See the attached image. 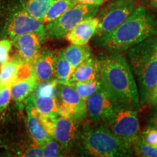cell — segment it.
<instances>
[{
    "label": "cell",
    "mask_w": 157,
    "mask_h": 157,
    "mask_svg": "<svg viewBox=\"0 0 157 157\" xmlns=\"http://www.w3.org/2000/svg\"><path fill=\"white\" fill-rule=\"evenodd\" d=\"M106 124L116 136L132 148L140 137V123L135 110L121 109Z\"/></svg>",
    "instance_id": "cell-8"
},
{
    "label": "cell",
    "mask_w": 157,
    "mask_h": 157,
    "mask_svg": "<svg viewBox=\"0 0 157 157\" xmlns=\"http://www.w3.org/2000/svg\"><path fill=\"white\" fill-rule=\"evenodd\" d=\"M78 4H84V5H91L101 6L103 3L106 2L109 0H76Z\"/></svg>",
    "instance_id": "cell-33"
},
{
    "label": "cell",
    "mask_w": 157,
    "mask_h": 157,
    "mask_svg": "<svg viewBox=\"0 0 157 157\" xmlns=\"http://www.w3.org/2000/svg\"><path fill=\"white\" fill-rule=\"evenodd\" d=\"M42 148L44 157H57L63 156L62 150H63L60 143L53 137H50L44 143H42Z\"/></svg>",
    "instance_id": "cell-26"
},
{
    "label": "cell",
    "mask_w": 157,
    "mask_h": 157,
    "mask_svg": "<svg viewBox=\"0 0 157 157\" xmlns=\"http://www.w3.org/2000/svg\"><path fill=\"white\" fill-rule=\"evenodd\" d=\"M58 53L44 49L40 51L34 63L33 74L38 82H48L56 79V65Z\"/></svg>",
    "instance_id": "cell-14"
},
{
    "label": "cell",
    "mask_w": 157,
    "mask_h": 157,
    "mask_svg": "<svg viewBox=\"0 0 157 157\" xmlns=\"http://www.w3.org/2000/svg\"><path fill=\"white\" fill-rule=\"evenodd\" d=\"M13 46V41L10 39L0 40V65L9 61L10 54Z\"/></svg>",
    "instance_id": "cell-29"
},
{
    "label": "cell",
    "mask_w": 157,
    "mask_h": 157,
    "mask_svg": "<svg viewBox=\"0 0 157 157\" xmlns=\"http://www.w3.org/2000/svg\"><path fill=\"white\" fill-rule=\"evenodd\" d=\"M61 52L74 68L92 56L91 48L87 44H71Z\"/></svg>",
    "instance_id": "cell-19"
},
{
    "label": "cell",
    "mask_w": 157,
    "mask_h": 157,
    "mask_svg": "<svg viewBox=\"0 0 157 157\" xmlns=\"http://www.w3.org/2000/svg\"><path fill=\"white\" fill-rule=\"evenodd\" d=\"M100 76L99 59L90 57L74 69L71 76L68 85L95 79Z\"/></svg>",
    "instance_id": "cell-17"
},
{
    "label": "cell",
    "mask_w": 157,
    "mask_h": 157,
    "mask_svg": "<svg viewBox=\"0 0 157 157\" xmlns=\"http://www.w3.org/2000/svg\"><path fill=\"white\" fill-rule=\"evenodd\" d=\"M11 99L10 87H0V112L2 113L7 109Z\"/></svg>",
    "instance_id": "cell-30"
},
{
    "label": "cell",
    "mask_w": 157,
    "mask_h": 157,
    "mask_svg": "<svg viewBox=\"0 0 157 157\" xmlns=\"http://www.w3.org/2000/svg\"><path fill=\"white\" fill-rule=\"evenodd\" d=\"M38 81L34 75L15 83L10 87L12 99L17 104L22 103L36 88Z\"/></svg>",
    "instance_id": "cell-18"
},
{
    "label": "cell",
    "mask_w": 157,
    "mask_h": 157,
    "mask_svg": "<svg viewBox=\"0 0 157 157\" xmlns=\"http://www.w3.org/2000/svg\"><path fill=\"white\" fill-rule=\"evenodd\" d=\"M76 4V0H54L45 15L42 23L45 25L54 21Z\"/></svg>",
    "instance_id": "cell-22"
},
{
    "label": "cell",
    "mask_w": 157,
    "mask_h": 157,
    "mask_svg": "<svg viewBox=\"0 0 157 157\" xmlns=\"http://www.w3.org/2000/svg\"><path fill=\"white\" fill-rule=\"evenodd\" d=\"M127 57L136 77L140 104L146 105L157 83V35L129 48Z\"/></svg>",
    "instance_id": "cell-3"
},
{
    "label": "cell",
    "mask_w": 157,
    "mask_h": 157,
    "mask_svg": "<svg viewBox=\"0 0 157 157\" xmlns=\"http://www.w3.org/2000/svg\"><path fill=\"white\" fill-rule=\"evenodd\" d=\"M44 40V37L35 32L21 34L12 39L17 56L31 66L40 53L41 43Z\"/></svg>",
    "instance_id": "cell-13"
},
{
    "label": "cell",
    "mask_w": 157,
    "mask_h": 157,
    "mask_svg": "<svg viewBox=\"0 0 157 157\" xmlns=\"http://www.w3.org/2000/svg\"><path fill=\"white\" fill-rule=\"evenodd\" d=\"M139 138L146 144L157 146V128L154 126L148 127L140 133Z\"/></svg>",
    "instance_id": "cell-28"
},
{
    "label": "cell",
    "mask_w": 157,
    "mask_h": 157,
    "mask_svg": "<svg viewBox=\"0 0 157 157\" xmlns=\"http://www.w3.org/2000/svg\"><path fill=\"white\" fill-rule=\"evenodd\" d=\"M151 123L152 126L157 128V105L155 106V109L154 113H153V116L151 117Z\"/></svg>",
    "instance_id": "cell-34"
},
{
    "label": "cell",
    "mask_w": 157,
    "mask_h": 157,
    "mask_svg": "<svg viewBox=\"0 0 157 157\" xmlns=\"http://www.w3.org/2000/svg\"><path fill=\"white\" fill-rule=\"evenodd\" d=\"M133 149L138 156L157 157V146L146 144L141 141L140 138H138L137 142L134 144Z\"/></svg>",
    "instance_id": "cell-27"
},
{
    "label": "cell",
    "mask_w": 157,
    "mask_h": 157,
    "mask_svg": "<svg viewBox=\"0 0 157 157\" xmlns=\"http://www.w3.org/2000/svg\"><path fill=\"white\" fill-rule=\"evenodd\" d=\"M77 140L80 151L87 156L124 157L134 153L132 147L116 136L105 123L85 126Z\"/></svg>",
    "instance_id": "cell-4"
},
{
    "label": "cell",
    "mask_w": 157,
    "mask_h": 157,
    "mask_svg": "<svg viewBox=\"0 0 157 157\" xmlns=\"http://www.w3.org/2000/svg\"><path fill=\"white\" fill-rule=\"evenodd\" d=\"M121 109L103 84L87 100V117L94 122L107 124Z\"/></svg>",
    "instance_id": "cell-10"
},
{
    "label": "cell",
    "mask_w": 157,
    "mask_h": 157,
    "mask_svg": "<svg viewBox=\"0 0 157 157\" xmlns=\"http://www.w3.org/2000/svg\"><path fill=\"white\" fill-rule=\"evenodd\" d=\"M137 7L135 0H113L98 13L99 25L95 35L98 37L111 32L120 25Z\"/></svg>",
    "instance_id": "cell-6"
},
{
    "label": "cell",
    "mask_w": 157,
    "mask_h": 157,
    "mask_svg": "<svg viewBox=\"0 0 157 157\" xmlns=\"http://www.w3.org/2000/svg\"><path fill=\"white\" fill-rule=\"evenodd\" d=\"M25 2H21L9 13L4 25V32L10 39L31 32L37 33L46 39L44 25L29 14L25 8Z\"/></svg>",
    "instance_id": "cell-7"
},
{
    "label": "cell",
    "mask_w": 157,
    "mask_h": 157,
    "mask_svg": "<svg viewBox=\"0 0 157 157\" xmlns=\"http://www.w3.org/2000/svg\"><path fill=\"white\" fill-rule=\"evenodd\" d=\"M56 96L61 115L77 123L87 117V101L82 99L71 85L58 84Z\"/></svg>",
    "instance_id": "cell-9"
},
{
    "label": "cell",
    "mask_w": 157,
    "mask_h": 157,
    "mask_svg": "<svg viewBox=\"0 0 157 157\" xmlns=\"http://www.w3.org/2000/svg\"><path fill=\"white\" fill-rule=\"evenodd\" d=\"M32 75V66L25 63L15 55L11 60L0 65V87H9Z\"/></svg>",
    "instance_id": "cell-11"
},
{
    "label": "cell",
    "mask_w": 157,
    "mask_h": 157,
    "mask_svg": "<svg viewBox=\"0 0 157 157\" xmlns=\"http://www.w3.org/2000/svg\"><path fill=\"white\" fill-rule=\"evenodd\" d=\"M22 156L29 157H43L44 154H43L42 146L34 141V145L29 147Z\"/></svg>",
    "instance_id": "cell-31"
},
{
    "label": "cell",
    "mask_w": 157,
    "mask_h": 157,
    "mask_svg": "<svg viewBox=\"0 0 157 157\" xmlns=\"http://www.w3.org/2000/svg\"><path fill=\"white\" fill-rule=\"evenodd\" d=\"M100 6L77 3L54 21L44 25L47 38L60 40L65 38L78 23L95 16Z\"/></svg>",
    "instance_id": "cell-5"
},
{
    "label": "cell",
    "mask_w": 157,
    "mask_h": 157,
    "mask_svg": "<svg viewBox=\"0 0 157 157\" xmlns=\"http://www.w3.org/2000/svg\"><path fill=\"white\" fill-rule=\"evenodd\" d=\"M99 25L98 17H91L78 23L74 28L65 36V39L71 44H87L90 39L95 34Z\"/></svg>",
    "instance_id": "cell-15"
},
{
    "label": "cell",
    "mask_w": 157,
    "mask_h": 157,
    "mask_svg": "<svg viewBox=\"0 0 157 157\" xmlns=\"http://www.w3.org/2000/svg\"><path fill=\"white\" fill-rule=\"evenodd\" d=\"M31 98L34 106L41 114L56 117L60 114L56 96H38L31 94Z\"/></svg>",
    "instance_id": "cell-20"
},
{
    "label": "cell",
    "mask_w": 157,
    "mask_h": 157,
    "mask_svg": "<svg viewBox=\"0 0 157 157\" xmlns=\"http://www.w3.org/2000/svg\"><path fill=\"white\" fill-rule=\"evenodd\" d=\"M151 5L155 9L157 10V0H151Z\"/></svg>",
    "instance_id": "cell-35"
},
{
    "label": "cell",
    "mask_w": 157,
    "mask_h": 157,
    "mask_svg": "<svg viewBox=\"0 0 157 157\" xmlns=\"http://www.w3.org/2000/svg\"><path fill=\"white\" fill-rule=\"evenodd\" d=\"M77 122L70 118L59 114L53 118L51 136L60 143L63 150L69 151L78 136Z\"/></svg>",
    "instance_id": "cell-12"
},
{
    "label": "cell",
    "mask_w": 157,
    "mask_h": 157,
    "mask_svg": "<svg viewBox=\"0 0 157 157\" xmlns=\"http://www.w3.org/2000/svg\"><path fill=\"white\" fill-rule=\"evenodd\" d=\"M72 87L75 88L78 95L81 96L82 99L87 101V100L93 94L100 89L102 85L101 76H98L95 79L90 81L76 82V83L71 84Z\"/></svg>",
    "instance_id": "cell-24"
},
{
    "label": "cell",
    "mask_w": 157,
    "mask_h": 157,
    "mask_svg": "<svg viewBox=\"0 0 157 157\" xmlns=\"http://www.w3.org/2000/svg\"><path fill=\"white\" fill-rule=\"evenodd\" d=\"M25 110L27 115L26 124L29 132L35 142L42 145L52 137L45 131L38 111L29 96L25 102Z\"/></svg>",
    "instance_id": "cell-16"
},
{
    "label": "cell",
    "mask_w": 157,
    "mask_h": 157,
    "mask_svg": "<svg viewBox=\"0 0 157 157\" xmlns=\"http://www.w3.org/2000/svg\"><path fill=\"white\" fill-rule=\"evenodd\" d=\"M74 69L63 56L61 51L58 52L56 65V79L58 84H68Z\"/></svg>",
    "instance_id": "cell-21"
},
{
    "label": "cell",
    "mask_w": 157,
    "mask_h": 157,
    "mask_svg": "<svg viewBox=\"0 0 157 157\" xmlns=\"http://www.w3.org/2000/svg\"><path fill=\"white\" fill-rule=\"evenodd\" d=\"M58 82L56 79L48 82H38L33 94L38 96H55Z\"/></svg>",
    "instance_id": "cell-25"
},
{
    "label": "cell",
    "mask_w": 157,
    "mask_h": 157,
    "mask_svg": "<svg viewBox=\"0 0 157 157\" xmlns=\"http://www.w3.org/2000/svg\"><path fill=\"white\" fill-rule=\"evenodd\" d=\"M54 0H27L25 8L31 16L42 23Z\"/></svg>",
    "instance_id": "cell-23"
},
{
    "label": "cell",
    "mask_w": 157,
    "mask_h": 157,
    "mask_svg": "<svg viewBox=\"0 0 157 157\" xmlns=\"http://www.w3.org/2000/svg\"><path fill=\"white\" fill-rule=\"evenodd\" d=\"M99 65L102 84L119 106L139 111L141 104L138 87L126 59L113 52L102 56Z\"/></svg>",
    "instance_id": "cell-1"
},
{
    "label": "cell",
    "mask_w": 157,
    "mask_h": 157,
    "mask_svg": "<svg viewBox=\"0 0 157 157\" xmlns=\"http://www.w3.org/2000/svg\"><path fill=\"white\" fill-rule=\"evenodd\" d=\"M147 104H148L150 107H155L157 105V83L153 88L151 93L149 95Z\"/></svg>",
    "instance_id": "cell-32"
},
{
    "label": "cell",
    "mask_w": 157,
    "mask_h": 157,
    "mask_svg": "<svg viewBox=\"0 0 157 157\" xmlns=\"http://www.w3.org/2000/svg\"><path fill=\"white\" fill-rule=\"evenodd\" d=\"M157 35V19L150 11L137 6L120 25L99 37L101 47L111 52L129 50L148 37Z\"/></svg>",
    "instance_id": "cell-2"
}]
</instances>
